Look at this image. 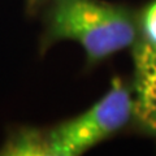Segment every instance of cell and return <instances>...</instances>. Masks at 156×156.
<instances>
[{
  "label": "cell",
  "mask_w": 156,
  "mask_h": 156,
  "mask_svg": "<svg viewBox=\"0 0 156 156\" xmlns=\"http://www.w3.org/2000/svg\"><path fill=\"white\" fill-rule=\"evenodd\" d=\"M134 117L139 128L156 135V43L138 38L133 46Z\"/></svg>",
  "instance_id": "3"
},
{
  "label": "cell",
  "mask_w": 156,
  "mask_h": 156,
  "mask_svg": "<svg viewBox=\"0 0 156 156\" xmlns=\"http://www.w3.org/2000/svg\"><path fill=\"white\" fill-rule=\"evenodd\" d=\"M133 117V94L116 77L105 95L87 111L46 130L48 156L82 155L124 129Z\"/></svg>",
  "instance_id": "2"
},
{
  "label": "cell",
  "mask_w": 156,
  "mask_h": 156,
  "mask_svg": "<svg viewBox=\"0 0 156 156\" xmlns=\"http://www.w3.org/2000/svg\"><path fill=\"white\" fill-rule=\"evenodd\" d=\"M0 155L48 156L46 130L27 126L13 131L0 147Z\"/></svg>",
  "instance_id": "4"
},
{
  "label": "cell",
  "mask_w": 156,
  "mask_h": 156,
  "mask_svg": "<svg viewBox=\"0 0 156 156\" xmlns=\"http://www.w3.org/2000/svg\"><path fill=\"white\" fill-rule=\"evenodd\" d=\"M139 26L142 38L156 43V2L144 9L143 14L139 17Z\"/></svg>",
  "instance_id": "5"
},
{
  "label": "cell",
  "mask_w": 156,
  "mask_h": 156,
  "mask_svg": "<svg viewBox=\"0 0 156 156\" xmlns=\"http://www.w3.org/2000/svg\"><path fill=\"white\" fill-rule=\"evenodd\" d=\"M42 47L74 41L96 64L135 44L140 34L139 17L131 8L100 0H51Z\"/></svg>",
  "instance_id": "1"
},
{
  "label": "cell",
  "mask_w": 156,
  "mask_h": 156,
  "mask_svg": "<svg viewBox=\"0 0 156 156\" xmlns=\"http://www.w3.org/2000/svg\"><path fill=\"white\" fill-rule=\"evenodd\" d=\"M51 0H26V5L29 8V11H34L39 7L44 5V4H48Z\"/></svg>",
  "instance_id": "6"
}]
</instances>
